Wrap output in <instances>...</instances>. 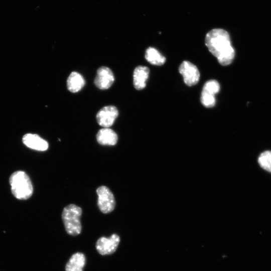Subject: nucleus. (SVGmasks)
Instances as JSON below:
<instances>
[{"label": "nucleus", "mask_w": 271, "mask_h": 271, "mask_svg": "<svg viewBox=\"0 0 271 271\" xmlns=\"http://www.w3.org/2000/svg\"><path fill=\"white\" fill-rule=\"evenodd\" d=\"M205 45L211 53L216 57L222 66L230 64L235 56L229 35L222 29H214L206 35Z\"/></svg>", "instance_id": "f257e3e1"}, {"label": "nucleus", "mask_w": 271, "mask_h": 271, "mask_svg": "<svg viewBox=\"0 0 271 271\" xmlns=\"http://www.w3.org/2000/svg\"><path fill=\"white\" fill-rule=\"evenodd\" d=\"M9 181L12 192L17 199H27L32 196L33 192L32 182L24 172L18 171L13 173L10 177Z\"/></svg>", "instance_id": "f03ea898"}, {"label": "nucleus", "mask_w": 271, "mask_h": 271, "mask_svg": "<svg viewBox=\"0 0 271 271\" xmlns=\"http://www.w3.org/2000/svg\"><path fill=\"white\" fill-rule=\"evenodd\" d=\"M81 215L82 209L75 204H69L63 209L62 219L68 234L75 236L80 234L82 230Z\"/></svg>", "instance_id": "7ed1b4c3"}, {"label": "nucleus", "mask_w": 271, "mask_h": 271, "mask_svg": "<svg viewBox=\"0 0 271 271\" xmlns=\"http://www.w3.org/2000/svg\"><path fill=\"white\" fill-rule=\"evenodd\" d=\"M96 193L98 195L97 204L100 210L105 214L112 212L115 206V200L110 189L102 186L97 189Z\"/></svg>", "instance_id": "20e7f679"}, {"label": "nucleus", "mask_w": 271, "mask_h": 271, "mask_svg": "<svg viewBox=\"0 0 271 271\" xmlns=\"http://www.w3.org/2000/svg\"><path fill=\"white\" fill-rule=\"evenodd\" d=\"M120 240L119 235L115 233L109 237H101L96 242V249L100 255L111 254L116 251Z\"/></svg>", "instance_id": "39448f33"}, {"label": "nucleus", "mask_w": 271, "mask_h": 271, "mask_svg": "<svg viewBox=\"0 0 271 271\" xmlns=\"http://www.w3.org/2000/svg\"><path fill=\"white\" fill-rule=\"evenodd\" d=\"M185 83L189 86L196 85L200 78V73L197 67L188 61H183L179 68Z\"/></svg>", "instance_id": "423d86ee"}, {"label": "nucleus", "mask_w": 271, "mask_h": 271, "mask_svg": "<svg viewBox=\"0 0 271 271\" xmlns=\"http://www.w3.org/2000/svg\"><path fill=\"white\" fill-rule=\"evenodd\" d=\"M118 115V111L115 106H106L97 112L96 116V120L100 126L108 127L113 124Z\"/></svg>", "instance_id": "0eeeda50"}, {"label": "nucleus", "mask_w": 271, "mask_h": 271, "mask_svg": "<svg viewBox=\"0 0 271 271\" xmlns=\"http://www.w3.org/2000/svg\"><path fill=\"white\" fill-rule=\"evenodd\" d=\"M114 81V76L111 70L107 67L102 66L97 70L94 83L99 89L105 90L109 88Z\"/></svg>", "instance_id": "6e6552de"}, {"label": "nucleus", "mask_w": 271, "mask_h": 271, "mask_svg": "<svg viewBox=\"0 0 271 271\" xmlns=\"http://www.w3.org/2000/svg\"><path fill=\"white\" fill-rule=\"evenodd\" d=\"M22 141L27 147L35 150L44 151L48 149V142L36 134L27 133Z\"/></svg>", "instance_id": "1a4fd4ad"}, {"label": "nucleus", "mask_w": 271, "mask_h": 271, "mask_svg": "<svg viewBox=\"0 0 271 271\" xmlns=\"http://www.w3.org/2000/svg\"><path fill=\"white\" fill-rule=\"evenodd\" d=\"M149 69L146 66L136 67L133 73V84L134 88L139 90L146 86V81L149 75Z\"/></svg>", "instance_id": "9d476101"}, {"label": "nucleus", "mask_w": 271, "mask_h": 271, "mask_svg": "<svg viewBox=\"0 0 271 271\" xmlns=\"http://www.w3.org/2000/svg\"><path fill=\"white\" fill-rule=\"evenodd\" d=\"M97 142L101 145H115L118 140L117 134L112 129L104 127L99 130L96 134Z\"/></svg>", "instance_id": "9b49d317"}, {"label": "nucleus", "mask_w": 271, "mask_h": 271, "mask_svg": "<svg viewBox=\"0 0 271 271\" xmlns=\"http://www.w3.org/2000/svg\"><path fill=\"white\" fill-rule=\"evenodd\" d=\"M86 263V257L82 252H77L69 258L65 265V271H83Z\"/></svg>", "instance_id": "f8f14e48"}, {"label": "nucleus", "mask_w": 271, "mask_h": 271, "mask_svg": "<svg viewBox=\"0 0 271 271\" xmlns=\"http://www.w3.org/2000/svg\"><path fill=\"white\" fill-rule=\"evenodd\" d=\"M85 83V80L81 74L75 71L72 72L67 80V89L71 92H77L84 87Z\"/></svg>", "instance_id": "ddd939ff"}, {"label": "nucleus", "mask_w": 271, "mask_h": 271, "mask_svg": "<svg viewBox=\"0 0 271 271\" xmlns=\"http://www.w3.org/2000/svg\"><path fill=\"white\" fill-rule=\"evenodd\" d=\"M145 58L150 64L161 66L166 62V58L153 47H149L145 52Z\"/></svg>", "instance_id": "4468645a"}, {"label": "nucleus", "mask_w": 271, "mask_h": 271, "mask_svg": "<svg viewBox=\"0 0 271 271\" xmlns=\"http://www.w3.org/2000/svg\"><path fill=\"white\" fill-rule=\"evenodd\" d=\"M258 162L262 168L271 173V151L262 153L258 157Z\"/></svg>", "instance_id": "2eb2a0df"}, {"label": "nucleus", "mask_w": 271, "mask_h": 271, "mask_svg": "<svg viewBox=\"0 0 271 271\" xmlns=\"http://www.w3.org/2000/svg\"><path fill=\"white\" fill-rule=\"evenodd\" d=\"M220 89V85L217 81L210 80L205 83L202 92L215 96L219 91Z\"/></svg>", "instance_id": "dca6fc26"}, {"label": "nucleus", "mask_w": 271, "mask_h": 271, "mask_svg": "<svg viewBox=\"0 0 271 271\" xmlns=\"http://www.w3.org/2000/svg\"><path fill=\"white\" fill-rule=\"evenodd\" d=\"M200 100L202 105L208 108L213 107L216 103L215 96L202 92H201Z\"/></svg>", "instance_id": "f3484780"}]
</instances>
